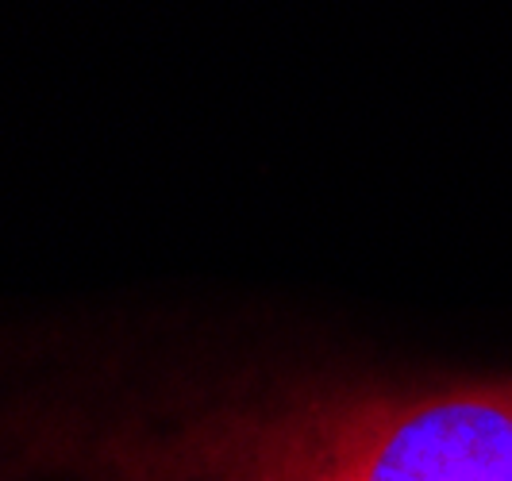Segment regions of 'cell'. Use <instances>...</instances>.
<instances>
[{
  "instance_id": "cell-1",
  "label": "cell",
  "mask_w": 512,
  "mask_h": 481,
  "mask_svg": "<svg viewBox=\"0 0 512 481\" xmlns=\"http://www.w3.org/2000/svg\"><path fill=\"white\" fill-rule=\"evenodd\" d=\"M89 455L97 481H512V374L282 381Z\"/></svg>"
}]
</instances>
